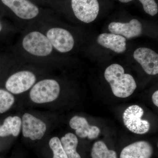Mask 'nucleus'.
<instances>
[{
	"label": "nucleus",
	"instance_id": "nucleus-1",
	"mask_svg": "<svg viewBox=\"0 0 158 158\" xmlns=\"http://www.w3.org/2000/svg\"><path fill=\"white\" fill-rule=\"evenodd\" d=\"M104 76L110 84L114 95L126 98L131 96L137 88L134 77L125 73L123 67L119 64H113L106 69Z\"/></svg>",
	"mask_w": 158,
	"mask_h": 158
},
{
	"label": "nucleus",
	"instance_id": "nucleus-2",
	"mask_svg": "<svg viewBox=\"0 0 158 158\" xmlns=\"http://www.w3.org/2000/svg\"><path fill=\"white\" fill-rule=\"evenodd\" d=\"M59 83L52 79H45L38 82L30 93L31 100L37 104L45 103L56 99L60 93Z\"/></svg>",
	"mask_w": 158,
	"mask_h": 158
},
{
	"label": "nucleus",
	"instance_id": "nucleus-3",
	"mask_svg": "<svg viewBox=\"0 0 158 158\" xmlns=\"http://www.w3.org/2000/svg\"><path fill=\"white\" fill-rule=\"evenodd\" d=\"M23 47L34 56L45 57L51 54L53 46L46 36L38 31H32L24 37Z\"/></svg>",
	"mask_w": 158,
	"mask_h": 158
},
{
	"label": "nucleus",
	"instance_id": "nucleus-4",
	"mask_svg": "<svg viewBox=\"0 0 158 158\" xmlns=\"http://www.w3.org/2000/svg\"><path fill=\"white\" fill-rule=\"evenodd\" d=\"M144 111L138 105L128 107L123 114V123L127 128L132 132L138 135L146 134L150 128L149 122L141 118Z\"/></svg>",
	"mask_w": 158,
	"mask_h": 158
},
{
	"label": "nucleus",
	"instance_id": "nucleus-5",
	"mask_svg": "<svg viewBox=\"0 0 158 158\" xmlns=\"http://www.w3.org/2000/svg\"><path fill=\"white\" fill-rule=\"evenodd\" d=\"M71 5L76 17L83 22H92L98 15L99 4L98 0H71Z\"/></svg>",
	"mask_w": 158,
	"mask_h": 158
},
{
	"label": "nucleus",
	"instance_id": "nucleus-6",
	"mask_svg": "<svg viewBox=\"0 0 158 158\" xmlns=\"http://www.w3.org/2000/svg\"><path fill=\"white\" fill-rule=\"evenodd\" d=\"M36 77L29 71H21L11 76L6 82V89L14 94L27 91L34 85Z\"/></svg>",
	"mask_w": 158,
	"mask_h": 158
},
{
	"label": "nucleus",
	"instance_id": "nucleus-7",
	"mask_svg": "<svg viewBox=\"0 0 158 158\" xmlns=\"http://www.w3.org/2000/svg\"><path fill=\"white\" fill-rule=\"evenodd\" d=\"M46 36L52 46L60 52H70L74 45L73 36L64 29L55 27L49 29Z\"/></svg>",
	"mask_w": 158,
	"mask_h": 158
},
{
	"label": "nucleus",
	"instance_id": "nucleus-8",
	"mask_svg": "<svg viewBox=\"0 0 158 158\" xmlns=\"http://www.w3.org/2000/svg\"><path fill=\"white\" fill-rule=\"evenodd\" d=\"M23 134L31 140H40L45 134L46 125L42 120L28 113L23 115L22 120Z\"/></svg>",
	"mask_w": 158,
	"mask_h": 158
},
{
	"label": "nucleus",
	"instance_id": "nucleus-9",
	"mask_svg": "<svg viewBox=\"0 0 158 158\" xmlns=\"http://www.w3.org/2000/svg\"><path fill=\"white\" fill-rule=\"evenodd\" d=\"M134 58L138 62L144 71L151 75L158 73V55L151 49L140 48L136 49Z\"/></svg>",
	"mask_w": 158,
	"mask_h": 158
},
{
	"label": "nucleus",
	"instance_id": "nucleus-10",
	"mask_svg": "<svg viewBox=\"0 0 158 158\" xmlns=\"http://www.w3.org/2000/svg\"><path fill=\"white\" fill-rule=\"evenodd\" d=\"M16 15L24 19H31L38 15L39 10L37 6L27 0H2Z\"/></svg>",
	"mask_w": 158,
	"mask_h": 158
},
{
	"label": "nucleus",
	"instance_id": "nucleus-11",
	"mask_svg": "<svg viewBox=\"0 0 158 158\" xmlns=\"http://www.w3.org/2000/svg\"><path fill=\"white\" fill-rule=\"evenodd\" d=\"M112 34L121 35L127 39L140 36L142 34V24L138 20H131L130 22H112L108 27Z\"/></svg>",
	"mask_w": 158,
	"mask_h": 158
},
{
	"label": "nucleus",
	"instance_id": "nucleus-12",
	"mask_svg": "<svg viewBox=\"0 0 158 158\" xmlns=\"http://www.w3.org/2000/svg\"><path fill=\"white\" fill-rule=\"evenodd\" d=\"M153 148L146 141H138L125 147L120 153V158H151Z\"/></svg>",
	"mask_w": 158,
	"mask_h": 158
},
{
	"label": "nucleus",
	"instance_id": "nucleus-13",
	"mask_svg": "<svg viewBox=\"0 0 158 158\" xmlns=\"http://www.w3.org/2000/svg\"><path fill=\"white\" fill-rule=\"evenodd\" d=\"M70 127L76 130V134L81 138L88 137L94 139L97 138L100 130L95 126L89 124L86 118L77 116H74L69 121Z\"/></svg>",
	"mask_w": 158,
	"mask_h": 158
},
{
	"label": "nucleus",
	"instance_id": "nucleus-14",
	"mask_svg": "<svg viewBox=\"0 0 158 158\" xmlns=\"http://www.w3.org/2000/svg\"><path fill=\"white\" fill-rule=\"evenodd\" d=\"M126 41L124 37L112 33L100 34L97 38V42L100 45L118 54L123 53L126 50Z\"/></svg>",
	"mask_w": 158,
	"mask_h": 158
},
{
	"label": "nucleus",
	"instance_id": "nucleus-15",
	"mask_svg": "<svg viewBox=\"0 0 158 158\" xmlns=\"http://www.w3.org/2000/svg\"><path fill=\"white\" fill-rule=\"evenodd\" d=\"M22 127V120L17 116H9L4 120L0 127V137H5L12 135L17 137L19 135Z\"/></svg>",
	"mask_w": 158,
	"mask_h": 158
},
{
	"label": "nucleus",
	"instance_id": "nucleus-16",
	"mask_svg": "<svg viewBox=\"0 0 158 158\" xmlns=\"http://www.w3.org/2000/svg\"><path fill=\"white\" fill-rule=\"evenodd\" d=\"M60 141L68 158H81L77 152L78 140L75 135L67 133L61 138Z\"/></svg>",
	"mask_w": 158,
	"mask_h": 158
},
{
	"label": "nucleus",
	"instance_id": "nucleus-17",
	"mask_svg": "<svg viewBox=\"0 0 158 158\" xmlns=\"http://www.w3.org/2000/svg\"><path fill=\"white\" fill-rule=\"evenodd\" d=\"M92 158H117L114 151L108 149L106 144L102 141H97L94 144L91 151Z\"/></svg>",
	"mask_w": 158,
	"mask_h": 158
},
{
	"label": "nucleus",
	"instance_id": "nucleus-18",
	"mask_svg": "<svg viewBox=\"0 0 158 158\" xmlns=\"http://www.w3.org/2000/svg\"><path fill=\"white\" fill-rule=\"evenodd\" d=\"M14 97L6 90L0 89V113H5L14 104Z\"/></svg>",
	"mask_w": 158,
	"mask_h": 158
},
{
	"label": "nucleus",
	"instance_id": "nucleus-19",
	"mask_svg": "<svg viewBox=\"0 0 158 158\" xmlns=\"http://www.w3.org/2000/svg\"><path fill=\"white\" fill-rule=\"evenodd\" d=\"M50 147L53 152V158H68L64 151L60 139L55 137L50 140Z\"/></svg>",
	"mask_w": 158,
	"mask_h": 158
},
{
	"label": "nucleus",
	"instance_id": "nucleus-20",
	"mask_svg": "<svg viewBox=\"0 0 158 158\" xmlns=\"http://www.w3.org/2000/svg\"><path fill=\"white\" fill-rule=\"evenodd\" d=\"M143 5L145 12L151 16H154L157 14L158 7L155 0H139Z\"/></svg>",
	"mask_w": 158,
	"mask_h": 158
},
{
	"label": "nucleus",
	"instance_id": "nucleus-21",
	"mask_svg": "<svg viewBox=\"0 0 158 158\" xmlns=\"http://www.w3.org/2000/svg\"><path fill=\"white\" fill-rule=\"evenodd\" d=\"M152 100L154 104L158 107V91H156L152 94Z\"/></svg>",
	"mask_w": 158,
	"mask_h": 158
},
{
	"label": "nucleus",
	"instance_id": "nucleus-22",
	"mask_svg": "<svg viewBox=\"0 0 158 158\" xmlns=\"http://www.w3.org/2000/svg\"><path fill=\"white\" fill-rule=\"evenodd\" d=\"M119 2L122 3H128L133 1V0H118Z\"/></svg>",
	"mask_w": 158,
	"mask_h": 158
},
{
	"label": "nucleus",
	"instance_id": "nucleus-23",
	"mask_svg": "<svg viewBox=\"0 0 158 158\" xmlns=\"http://www.w3.org/2000/svg\"><path fill=\"white\" fill-rule=\"evenodd\" d=\"M2 26L1 23H0V32L2 31Z\"/></svg>",
	"mask_w": 158,
	"mask_h": 158
}]
</instances>
